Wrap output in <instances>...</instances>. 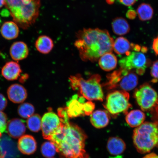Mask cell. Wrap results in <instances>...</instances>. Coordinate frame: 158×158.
Returning a JSON list of instances; mask_svg holds the SVG:
<instances>
[{
  "label": "cell",
  "mask_w": 158,
  "mask_h": 158,
  "mask_svg": "<svg viewBox=\"0 0 158 158\" xmlns=\"http://www.w3.org/2000/svg\"><path fill=\"white\" fill-rule=\"evenodd\" d=\"M76 36L74 45L84 61L96 62L113 50L114 40L106 30L85 28L77 32Z\"/></svg>",
  "instance_id": "6da1fadb"
},
{
  "label": "cell",
  "mask_w": 158,
  "mask_h": 158,
  "mask_svg": "<svg viewBox=\"0 0 158 158\" xmlns=\"http://www.w3.org/2000/svg\"><path fill=\"white\" fill-rule=\"evenodd\" d=\"M85 133L81 128L69 122L63 123L51 139L57 152L65 158H89L85 150Z\"/></svg>",
  "instance_id": "7a4b0ae2"
},
{
  "label": "cell",
  "mask_w": 158,
  "mask_h": 158,
  "mask_svg": "<svg viewBox=\"0 0 158 158\" xmlns=\"http://www.w3.org/2000/svg\"><path fill=\"white\" fill-rule=\"evenodd\" d=\"M5 6L14 22L23 29L35 23L39 17L40 0H5Z\"/></svg>",
  "instance_id": "3957f363"
},
{
  "label": "cell",
  "mask_w": 158,
  "mask_h": 158,
  "mask_svg": "<svg viewBox=\"0 0 158 158\" xmlns=\"http://www.w3.org/2000/svg\"><path fill=\"white\" fill-rule=\"evenodd\" d=\"M133 140L138 152L150 153L158 147V126L153 122H144L134 130Z\"/></svg>",
  "instance_id": "277c9868"
},
{
  "label": "cell",
  "mask_w": 158,
  "mask_h": 158,
  "mask_svg": "<svg viewBox=\"0 0 158 158\" xmlns=\"http://www.w3.org/2000/svg\"><path fill=\"white\" fill-rule=\"evenodd\" d=\"M71 87L78 90L80 95L89 101H102L104 94L100 84L99 75H92L87 80L82 78L80 74L71 76L69 78Z\"/></svg>",
  "instance_id": "5b68a950"
},
{
  "label": "cell",
  "mask_w": 158,
  "mask_h": 158,
  "mask_svg": "<svg viewBox=\"0 0 158 158\" xmlns=\"http://www.w3.org/2000/svg\"><path fill=\"white\" fill-rule=\"evenodd\" d=\"M129 98V94L126 91H113L106 96L104 106L108 113L114 116L121 113L126 114L132 107Z\"/></svg>",
  "instance_id": "8992f818"
},
{
  "label": "cell",
  "mask_w": 158,
  "mask_h": 158,
  "mask_svg": "<svg viewBox=\"0 0 158 158\" xmlns=\"http://www.w3.org/2000/svg\"><path fill=\"white\" fill-rule=\"evenodd\" d=\"M119 61L120 68L139 75L145 73L147 67V60L143 52L134 50Z\"/></svg>",
  "instance_id": "52a82bcc"
},
{
  "label": "cell",
  "mask_w": 158,
  "mask_h": 158,
  "mask_svg": "<svg viewBox=\"0 0 158 158\" xmlns=\"http://www.w3.org/2000/svg\"><path fill=\"white\" fill-rule=\"evenodd\" d=\"M137 103L143 111L151 112L158 99L156 92L148 84L140 86L134 94Z\"/></svg>",
  "instance_id": "ba28073f"
},
{
  "label": "cell",
  "mask_w": 158,
  "mask_h": 158,
  "mask_svg": "<svg viewBox=\"0 0 158 158\" xmlns=\"http://www.w3.org/2000/svg\"><path fill=\"white\" fill-rule=\"evenodd\" d=\"M42 135L44 139L51 141L53 135L56 133L63 123L58 115L49 111L43 115L41 119Z\"/></svg>",
  "instance_id": "9c48e42d"
},
{
  "label": "cell",
  "mask_w": 158,
  "mask_h": 158,
  "mask_svg": "<svg viewBox=\"0 0 158 158\" xmlns=\"http://www.w3.org/2000/svg\"><path fill=\"white\" fill-rule=\"evenodd\" d=\"M85 98L80 95H74L67 103L66 110L69 118L84 116V104Z\"/></svg>",
  "instance_id": "30bf717a"
},
{
  "label": "cell",
  "mask_w": 158,
  "mask_h": 158,
  "mask_svg": "<svg viewBox=\"0 0 158 158\" xmlns=\"http://www.w3.org/2000/svg\"><path fill=\"white\" fill-rule=\"evenodd\" d=\"M16 146L10 138L4 135L0 138V155L1 158H16L18 155Z\"/></svg>",
  "instance_id": "8fae6325"
},
{
  "label": "cell",
  "mask_w": 158,
  "mask_h": 158,
  "mask_svg": "<svg viewBox=\"0 0 158 158\" xmlns=\"http://www.w3.org/2000/svg\"><path fill=\"white\" fill-rule=\"evenodd\" d=\"M7 95L9 100L15 104L23 103L27 97L26 89L18 84L11 85L7 89Z\"/></svg>",
  "instance_id": "7c38bea8"
},
{
  "label": "cell",
  "mask_w": 158,
  "mask_h": 158,
  "mask_svg": "<svg viewBox=\"0 0 158 158\" xmlns=\"http://www.w3.org/2000/svg\"><path fill=\"white\" fill-rule=\"evenodd\" d=\"M17 147L18 149L22 153L25 155H31L36 151L37 143L33 136L23 135L19 138Z\"/></svg>",
  "instance_id": "4fadbf2b"
},
{
  "label": "cell",
  "mask_w": 158,
  "mask_h": 158,
  "mask_svg": "<svg viewBox=\"0 0 158 158\" xmlns=\"http://www.w3.org/2000/svg\"><path fill=\"white\" fill-rule=\"evenodd\" d=\"M22 72L19 63L10 61L4 65L2 69L1 74L4 77L9 81H15L18 79Z\"/></svg>",
  "instance_id": "5bb4252c"
},
{
  "label": "cell",
  "mask_w": 158,
  "mask_h": 158,
  "mask_svg": "<svg viewBox=\"0 0 158 158\" xmlns=\"http://www.w3.org/2000/svg\"><path fill=\"white\" fill-rule=\"evenodd\" d=\"M9 52L12 59L17 61L27 58L29 54L28 47L22 41L14 43L10 48Z\"/></svg>",
  "instance_id": "9a60e30c"
},
{
  "label": "cell",
  "mask_w": 158,
  "mask_h": 158,
  "mask_svg": "<svg viewBox=\"0 0 158 158\" xmlns=\"http://www.w3.org/2000/svg\"><path fill=\"white\" fill-rule=\"evenodd\" d=\"M126 148V144L121 138L117 137H113L109 138L106 149L110 155L120 157L125 151Z\"/></svg>",
  "instance_id": "2e32d148"
},
{
  "label": "cell",
  "mask_w": 158,
  "mask_h": 158,
  "mask_svg": "<svg viewBox=\"0 0 158 158\" xmlns=\"http://www.w3.org/2000/svg\"><path fill=\"white\" fill-rule=\"evenodd\" d=\"M26 129L24 122L19 118H13L8 122L7 131L11 137L15 138H20L25 133Z\"/></svg>",
  "instance_id": "e0dca14e"
},
{
  "label": "cell",
  "mask_w": 158,
  "mask_h": 158,
  "mask_svg": "<svg viewBox=\"0 0 158 158\" xmlns=\"http://www.w3.org/2000/svg\"><path fill=\"white\" fill-rule=\"evenodd\" d=\"M90 115L91 123L95 128L100 129L106 127L109 123L110 116L106 110H97Z\"/></svg>",
  "instance_id": "ac0fdd59"
},
{
  "label": "cell",
  "mask_w": 158,
  "mask_h": 158,
  "mask_svg": "<svg viewBox=\"0 0 158 158\" xmlns=\"http://www.w3.org/2000/svg\"><path fill=\"white\" fill-rule=\"evenodd\" d=\"M1 32L2 36L6 39H15L18 37L19 34V26L14 21L6 22L1 27Z\"/></svg>",
  "instance_id": "d6986e66"
},
{
  "label": "cell",
  "mask_w": 158,
  "mask_h": 158,
  "mask_svg": "<svg viewBox=\"0 0 158 158\" xmlns=\"http://www.w3.org/2000/svg\"><path fill=\"white\" fill-rule=\"evenodd\" d=\"M145 118V114L143 111L136 110L128 112L126 114L125 120L130 127L137 128L144 123Z\"/></svg>",
  "instance_id": "ffe728a7"
},
{
  "label": "cell",
  "mask_w": 158,
  "mask_h": 158,
  "mask_svg": "<svg viewBox=\"0 0 158 158\" xmlns=\"http://www.w3.org/2000/svg\"><path fill=\"white\" fill-rule=\"evenodd\" d=\"M138 77L135 73L130 72L124 76L118 84L117 88L128 91L133 89L138 84Z\"/></svg>",
  "instance_id": "44dd1931"
},
{
  "label": "cell",
  "mask_w": 158,
  "mask_h": 158,
  "mask_svg": "<svg viewBox=\"0 0 158 158\" xmlns=\"http://www.w3.org/2000/svg\"><path fill=\"white\" fill-rule=\"evenodd\" d=\"M118 64L117 58L111 52L102 55L98 59V64L102 70L109 72L116 68Z\"/></svg>",
  "instance_id": "7402d4cb"
},
{
  "label": "cell",
  "mask_w": 158,
  "mask_h": 158,
  "mask_svg": "<svg viewBox=\"0 0 158 158\" xmlns=\"http://www.w3.org/2000/svg\"><path fill=\"white\" fill-rule=\"evenodd\" d=\"M35 46L39 52L47 54L52 50L54 44L50 37L46 35H42L40 36L35 41Z\"/></svg>",
  "instance_id": "603a6c76"
},
{
  "label": "cell",
  "mask_w": 158,
  "mask_h": 158,
  "mask_svg": "<svg viewBox=\"0 0 158 158\" xmlns=\"http://www.w3.org/2000/svg\"><path fill=\"white\" fill-rule=\"evenodd\" d=\"M130 72L120 68L118 70L114 71L112 73L107 76V81L105 84L108 89H112L117 88L118 83L123 77Z\"/></svg>",
  "instance_id": "cb8c5ba5"
},
{
  "label": "cell",
  "mask_w": 158,
  "mask_h": 158,
  "mask_svg": "<svg viewBox=\"0 0 158 158\" xmlns=\"http://www.w3.org/2000/svg\"><path fill=\"white\" fill-rule=\"evenodd\" d=\"M112 27L114 33L120 35L127 34L130 29L127 21L122 17L114 19L112 23Z\"/></svg>",
  "instance_id": "d4e9b609"
},
{
  "label": "cell",
  "mask_w": 158,
  "mask_h": 158,
  "mask_svg": "<svg viewBox=\"0 0 158 158\" xmlns=\"http://www.w3.org/2000/svg\"><path fill=\"white\" fill-rule=\"evenodd\" d=\"M132 48V45L129 41L123 37H120L114 41L113 50L118 55H127Z\"/></svg>",
  "instance_id": "484cf974"
},
{
  "label": "cell",
  "mask_w": 158,
  "mask_h": 158,
  "mask_svg": "<svg viewBox=\"0 0 158 158\" xmlns=\"http://www.w3.org/2000/svg\"><path fill=\"white\" fill-rule=\"evenodd\" d=\"M137 12L141 20L147 21L152 18L154 11L152 7L149 4L143 3L138 7Z\"/></svg>",
  "instance_id": "4316f807"
},
{
  "label": "cell",
  "mask_w": 158,
  "mask_h": 158,
  "mask_svg": "<svg viewBox=\"0 0 158 158\" xmlns=\"http://www.w3.org/2000/svg\"><path fill=\"white\" fill-rule=\"evenodd\" d=\"M41 118L38 114H33L28 118L27 122V126L31 131L38 132L41 128Z\"/></svg>",
  "instance_id": "83f0119b"
},
{
  "label": "cell",
  "mask_w": 158,
  "mask_h": 158,
  "mask_svg": "<svg viewBox=\"0 0 158 158\" xmlns=\"http://www.w3.org/2000/svg\"><path fill=\"white\" fill-rule=\"evenodd\" d=\"M35 109L32 104L29 102L21 103L18 108V113L21 117L28 118L34 114Z\"/></svg>",
  "instance_id": "f1b7e54d"
},
{
  "label": "cell",
  "mask_w": 158,
  "mask_h": 158,
  "mask_svg": "<svg viewBox=\"0 0 158 158\" xmlns=\"http://www.w3.org/2000/svg\"><path fill=\"white\" fill-rule=\"evenodd\" d=\"M41 152L42 155L47 158L53 157L57 152L56 146L52 141H47L41 145Z\"/></svg>",
  "instance_id": "f546056e"
},
{
  "label": "cell",
  "mask_w": 158,
  "mask_h": 158,
  "mask_svg": "<svg viewBox=\"0 0 158 158\" xmlns=\"http://www.w3.org/2000/svg\"><path fill=\"white\" fill-rule=\"evenodd\" d=\"M94 108V104L90 101L85 102L84 104V115H90L93 112Z\"/></svg>",
  "instance_id": "4dcf8cb0"
},
{
  "label": "cell",
  "mask_w": 158,
  "mask_h": 158,
  "mask_svg": "<svg viewBox=\"0 0 158 158\" xmlns=\"http://www.w3.org/2000/svg\"><path fill=\"white\" fill-rule=\"evenodd\" d=\"M7 116L3 112L0 111V132L3 133L6 130Z\"/></svg>",
  "instance_id": "1f68e13d"
},
{
  "label": "cell",
  "mask_w": 158,
  "mask_h": 158,
  "mask_svg": "<svg viewBox=\"0 0 158 158\" xmlns=\"http://www.w3.org/2000/svg\"><path fill=\"white\" fill-rule=\"evenodd\" d=\"M151 75L154 78V82L157 81L158 80V60L153 63L151 69Z\"/></svg>",
  "instance_id": "d6a6232c"
},
{
  "label": "cell",
  "mask_w": 158,
  "mask_h": 158,
  "mask_svg": "<svg viewBox=\"0 0 158 158\" xmlns=\"http://www.w3.org/2000/svg\"><path fill=\"white\" fill-rule=\"evenodd\" d=\"M151 119L153 123L158 126V99L153 109L151 111Z\"/></svg>",
  "instance_id": "836d02e7"
},
{
  "label": "cell",
  "mask_w": 158,
  "mask_h": 158,
  "mask_svg": "<svg viewBox=\"0 0 158 158\" xmlns=\"http://www.w3.org/2000/svg\"><path fill=\"white\" fill-rule=\"evenodd\" d=\"M7 101L3 94H0V111H2L6 107Z\"/></svg>",
  "instance_id": "e575fe53"
},
{
  "label": "cell",
  "mask_w": 158,
  "mask_h": 158,
  "mask_svg": "<svg viewBox=\"0 0 158 158\" xmlns=\"http://www.w3.org/2000/svg\"><path fill=\"white\" fill-rule=\"evenodd\" d=\"M120 3L127 6H130L134 4L137 0H118Z\"/></svg>",
  "instance_id": "d590c367"
},
{
  "label": "cell",
  "mask_w": 158,
  "mask_h": 158,
  "mask_svg": "<svg viewBox=\"0 0 158 158\" xmlns=\"http://www.w3.org/2000/svg\"><path fill=\"white\" fill-rule=\"evenodd\" d=\"M152 48L153 50L157 55H158V35L154 39Z\"/></svg>",
  "instance_id": "8d00e7d4"
},
{
  "label": "cell",
  "mask_w": 158,
  "mask_h": 158,
  "mask_svg": "<svg viewBox=\"0 0 158 158\" xmlns=\"http://www.w3.org/2000/svg\"><path fill=\"white\" fill-rule=\"evenodd\" d=\"M143 158H158V155L154 153H148Z\"/></svg>",
  "instance_id": "74e56055"
},
{
  "label": "cell",
  "mask_w": 158,
  "mask_h": 158,
  "mask_svg": "<svg viewBox=\"0 0 158 158\" xmlns=\"http://www.w3.org/2000/svg\"><path fill=\"white\" fill-rule=\"evenodd\" d=\"M5 0H0V9L5 5Z\"/></svg>",
  "instance_id": "f35d334b"
},
{
  "label": "cell",
  "mask_w": 158,
  "mask_h": 158,
  "mask_svg": "<svg viewBox=\"0 0 158 158\" xmlns=\"http://www.w3.org/2000/svg\"><path fill=\"white\" fill-rule=\"evenodd\" d=\"M106 2H107L109 4H112L113 3L114 1V0H106Z\"/></svg>",
  "instance_id": "ab89813d"
},
{
  "label": "cell",
  "mask_w": 158,
  "mask_h": 158,
  "mask_svg": "<svg viewBox=\"0 0 158 158\" xmlns=\"http://www.w3.org/2000/svg\"><path fill=\"white\" fill-rule=\"evenodd\" d=\"M2 137V133H1V132H0V138H1Z\"/></svg>",
  "instance_id": "60d3db41"
},
{
  "label": "cell",
  "mask_w": 158,
  "mask_h": 158,
  "mask_svg": "<svg viewBox=\"0 0 158 158\" xmlns=\"http://www.w3.org/2000/svg\"><path fill=\"white\" fill-rule=\"evenodd\" d=\"M55 158L51 157V158Z\"/></svg>",
  "instance_id": "b9f144b4"
},
{
  "label": "cell",
  "mask_w": 158,
  "mask_h": 158,
  "mask_svg": "<svg viewBox=\"0 0 158 158\" xmlns=\"http://www.w3.org/2000/svg\"><path fill=\"white\" fill-rule=\"evenodd\" d=\"M0 158H1V155H0Z\"/></svg>",
  "instance_id": "7bdbcfd3"
}]
</instances>
